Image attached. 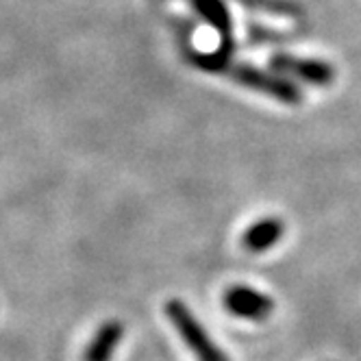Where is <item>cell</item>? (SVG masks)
Masks as SVG:
<instances>
[{
  "label": "cell",
  "instance_id": "6",
  "mask_svg": "<svg viewBox=\"0 0 361 361\" xmlns=\"http://www.w3.org/2000/svg\"><path fill=\"white\" fill-rule=\"evenodd\" d=\"M122 335H124L122 324L118 320H107L94 333V338L85 346L83 361H111Z\"/></svg>",
  "mask_w": 361,
  "mask_h": 361
},
{
  "label": "cell",
  "instance_id": "1",
  "mask_svg": "<svg viewBox=\"0 0 361 361\" xmlns=\"http://www.w3.org/2000/svg\"><path fill=\"white\" fill-rule=\"evenodd\" d=\"M166 316L198 361H228L224 350L212 340L207 329L198 322V318L190 312V307L183 300H178V298L168 300Z\"/></svg>",
  "mask_w": 361,
  "mask_h": 361
},
{
  "label": "cell",
  "instance_id": "2",
  "mask_svg": "<svg viewBox=\"0 0 361 361\" xmlns=\"http://www.w3.org/2000/svg\"><path fill=\"white\" fill-rule=\"evenodd\" d=\"M226 72L228 79H233L235 83L259 94H266L279 102H286V105H298L302 100V92L298 90V85L279 72H268L248 63H233Z\"/></svg>",
  "mask_w": 361,
  "mask_h": 361
},
{
  "label": "cell",
  "instance_id": "7",
  "mask_svg": "<svg viewBox=\"0 0 361 361\" xmlns=\"http://www.w3.org/2000/svg\"><path fill=\"white\" fill-rule=\"evenodd\" d=\"M192 7L214 31H218L222 46L233 48V22L224 0H192Z\"/></svg>",
  "mask_w": 361,
  "mask_h": 361
},
{
  "label": "cell",
  "instance_id": "5",
  "mask_svg": "<svg viewBox=\"0 0 361 361\" xmlns=\"http://www.w3.org/2000/svg\"><path fill=\"white\" fill-rule=\"evenodd\" d=\"M283 233H286V224H283L279 218H264L259 222L250 224L244 231L242 246L248 252H266L279 244Z\"/></svg>",
  "mask_w": 361,
  "mask_h": 361
},
{
  "label": "cell",
  "instance_id": "3",
  "mask_svg": "<svg viewBox=\"0 0 361 361\" xmlns=\"http://www.w3.org/2000/svg\"><path fill=\"white\" fill-rule=\"evenodd\" d=\"M222 307L235 318L262 322L272 316L274 300L268 294L252 290L248 286H231L222 294Z\"/></svg>",
  "mask_w": 361,
  "mask_h": 361
},
{
  "label": "cell",
  "instance_id": "4",
  "mask_svg": "<svg viewBox=\"0 0 361 361\" xmlns=\"http://www.w3.org/2000/svg\"><path fill=\"white\" fill-rule=\"evenodd\" d=\"M270 66L274 72L283 76H292V79L314 85V87H326L335 81V70L331 63L322 59H300L294 55H274L270 59Z\"/></svg>",
  "mask_w": 361,
  "mask_h": 361
}]
</instances>
